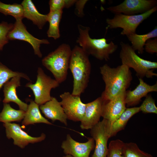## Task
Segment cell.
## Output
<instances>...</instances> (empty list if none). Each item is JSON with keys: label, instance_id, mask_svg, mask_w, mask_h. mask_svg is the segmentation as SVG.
<instances>
[{"label": "cell", "instance_id": "obj_1", "mask_svg": "<svg viewBox=\"0 0 157 157\" xmlns=\"http://www.w3.org/2000/svg\"><path fill=\"white\" fill-rule=\"evenodd\" d=\"M100 71L105 85L101 96L104 101L111 99L126 91L133 79L130 68L124 65L112 68L106 64L100 67Z\"/></svg>", "mask_w": 157, "mask_h": 157}, {"label": "cell", "instance_id": "obj_2", "mask_svg": "<svg viewBox=\"0 0 157 157\" xmlns=\"http://www.w3.org/2000/svg\"><path fill=\"white\" fill-rule=\"evenodd\" d=\"M69 69L73 78L71 94L80 96L88 86L91 71L89 56L80 47L76 46L72 50Z\"/></svg>", "mask_w": 157, "mask_h": 157}, {"label": "cell", "instance_id": "obj_3", "mask_svg": "<svg viewBox=\"0 0 157 157\" xmlns=\"http://www.w3.org/2000/svg\"><path fill=\"white\" fill-rule=\"evenodd\" d=\"M78 28L79 35L76 42L86 53L100 60L107 61L110 60V55L117 50V45L112 41L108 43L104 38H91L89 34V27L78 24Z\"/></svg>", "mask_w": 157, "mask_h": 157}, {"label": "cell", "instance_id": "obj_4", "mask_svg": "<svg viewBox=\"0 0 157 157\" xmlns=\"http://www.w3.org/2000/svg\"><path fill=\"white\" fill-rule=\"evenodd\" d=\"M72 52L70 46L63 43L42 60V65L51 72L59 84L67 78Z\"/></svg>", "mask_w": 157, "mask_h": 157}, {"label": "cell", "instance_id": "obj_5", "mask_svg": "<svg viewBox=\"0 0 157 157\" xmlns=\"http://www.w3.org/2000/svg\"><path fill=\"white\" fill-rule=\"evenodd\" d=\"M120 45L119 58L122 64L133 68L139 78L142 79L145 77L152 78L157 76V74L154 72V69L157 68V62L140 58L129 44L121 42Z\"/></svg>", "mask_w": 157, "mask_h": 157}, {"label": "cell", "instance_id": "obj_6", "mask_svg": "<svg viewBox=\"0 0 157 157\" xmlns=\"http://www.w3.org/2000/svg\"><path fill=\"white\" fill-rule=\"evenodd\" d=\"M157 10V6H156L149 11L141 14L133 15L116 14L112 18H107L106 22L108 27L110 29L122 28V30L121 34L126 35L136 33V29L140 24Z\"/></svg>", "mask_w": 157, "mask_h": 157}, {"label": "cell", "instance_id": "obj_7", "mask_svg": "<svg viewBox=\"0 0 157 157\" xmlns=\"http://www.w3.org/2000/svg\"><path fill=\"white\" fill-rule=\"evenodd\" d=\"M37 74L35 83H28L25 86L32 90L35 96L34 101L40 105L51 99V90L58 87L60 84L55 79L46 74L41 67L38 68Z\"/></svg>", "mask_w": 157, "mask_h": 157}, {"label": "cell", "instance_id": "obj_8", "mask_svg": "<svg viewBox=\"0 0 157 157\" xmlns=\"http://www.w3.org/2000/svg\"><path fill=\"white\" fill-rule=\"evenodd\" d=\"M111 125L110 121L103 118L90 129V135L95 143L94 150L91 157H107V142L110 138Z\"/></svg>", "mask_w": 157, "mask_h": 157}, {"label": "cell", "instance_id": "obj_9", "mask_svg": "<svg viewBox=\"0 0 157 157\" xmlns=\"http://www.w3.org/2000/svg\"><path fill=\"white\" fill-rule=\"evenodd\" d=\"M156 0H125L120 4L106 9L115 14L133 15L143 13L157 6Z\"/></svg>", "mask_w": 157, "mask_h": 157}, {"label": "cell", "instance_id": "obj_10", "mask_svg": "<svg viewBox=\"0 0 157 157\" xmlns=\"http://www.w3.org/2000/svg\"><path fill=\"white\" fill-rule=\"evenodd\" d=\"M7 38L9 40H17L28 42L32 46L34 54L40 58L42 57L40 49L41 45L50 43L47 40L38 39L29 33L22 19L16 20L13 28L8 35Z\"/></svg>", "mask_w": 157, "mask_h": 157}, {"label": "cell", "instance_id": "obj_11", "mask_svg": "<svg viewBox=\"0 0 157 157\" xmlns=\"http://www.w3.org/2000/svg\"><path fill=\"white\" fill-rule=\"evenodd\" d=\"M60 97L61 99L60 102L67 119L80 122L84 115L86 105L82 101L80 96L73 95L67 92Z\"/></svg>", "mask_w": 157, "mask_h": 157}, {"label": "cell", "instance_id": "obj_12", "mask_svg": "<svg viewBox=\"0 0 157 157\" xmlns=\"http://www.w3.org/2000/svg\"><path fill=\"white\" fill-rule=\"evenodd\" d=\"M126 91H122L111 99L102 100L101 117L110 121L111 124L126 108L125 102Z\"/></svg>", "mask_w": 157, "mask_h": 157}, {"label": "cell", "instance_id": "obj_13", "mask_svg": "<svg viewBox=\"0 0 157 157\" xmlns=\"http://www.w3.org/2000/svg\"><path fill=\"white\" fill-rule=\"evenodd\" d=\"M88 139L86 142H80L67 134L65 140L62 143L61 147L66 155L73 157H89L91 151L95 147V142L92 138H88Z\"/></svg>", "mask_w": 157, "mask_h": 157}, {"label": "cell", "instance_id": "obj_14", "mask_svg": "<svg viewBox=\"0 0 157 157\" xmlns=\"http://www.w3.org/2000/svg\"><path fill=\"white\" fill-rule=\"evenodd\" d=\"M3 126L6 129L7 138L13 139L14 144L22 149L29 143L41 142L46 138V135L43 133L39 137H32L23 131L19 124L8 123H4Z\"/></svg>", "mask_w": 157, "mask_h": 157}, {"label": "cell", "instance_id": "obj_15", "mask_svg": "<svg viewBox=\"0 0 157 157\" xmlns=\"http://www.w3.org/2000/svg\"><path fill=\"white\" fill-rule=\"evenodd\" d=\"M102 104L101 97L85 104L84 115L80 121V127L81 129H90L100 121L102 116Z\"/></svg>", "mask_w": 157, "mask_h": 157}, {"label": "cell", "instance_id": "obj_16", "mask_svg": "<svg viewBox=\"0 0 157 157\" xmlns=\"http://www.w3.org/2000/svg\"><path fill=\"white\" fill-rule=\"evenodd\" d=\"M139 84L133 90L126 91L125 102L127 107L138 105L141 99L150 92L157 91V83L150 85L144 82L142 79L139 78Z\"/></svg>", "mask_w": 157, "mask_h": 157}, {"label": "cell", "instance_id": "obj_17", "mask_svg": "<svg viewBox=\"0 0 157 157\" xmlns=\"http://www.w3.org/2000/svg\"><path fill=\"white\" fill-rule=\"evenodd\" d=\"M40 109L45 117L54 122L58 120L67 125V118L60 102L52 97L50 100L40 105Z\"/></svg>", "mask_w": 157, "mask_h": 157}, {"label": "cell", "instance_id": "obj_18", "mask_svg": "<svg viewBox=\"0 0 157 157\" xmlns=\"http://www.w3.org/2000/svg\"><path fill=\"white\" fill-rule=\"evenodd\" d=\"M20 77H15L4 84L3 90L4 98L3 102V103L14 102L18 105L20 110L26 111L28 105L18 98L16 92L17 88L20 86Z\"/></svg>", "mask_w": 157, "mask_h": 157}, {"label": "cell", "instance_id": "obj_19", "mask_svg": "<svg viewBox=\"0 0 157 157\" xmlns=\"http://www.w3.org/2000/svg\"><path fill=\"white\" fill-rule=\"evenodd\" d=\"M23 10V17L32 21L40 29L47 22V15L40 13L31 0H24L21 4Z\"/></svg>", "mask_w": 157, "mask_h": 157}, {"label": "cell", "instance_id": "obj_20", "mask_svg": "<svg viewBox=\"0 0 157 157\" xmlns=\"http://www.w3.org/2000/svg\"><path fill=\"white\" fill-rule=\"evenodd\" d=\"M30 104L28 105L25 116L22 122L23 126L37 123H44L48 124H52L42 115L39 105L32 100L29 99Z\"/></svg>", "mask_w": 157, "mask_h": 157}, {"label": "cell", "instance_id": "obj_21", "mask_svg": "<svg viewBox=\"0 0 157 157\" xmlns=\"http://www.w3.org/2000/svg\"><path fill=\"white\" fill-rule=\"evenodd\" d=\"M128 40L131 42L132 48L137 51L139 54H142L144 50V46L147 41L150 39L157 37V27L150 32L144 34L139 35L133 33L126 35Z\"/></svg>", "mask_w": 157, "mask_h": 157}, {"label": "cell", "instance_id": "obj_22", "mask_svg": "<svg viewBox=\"0 0 157 157\" xmlns=\"http://www.w3.org/2000/svg\"><path fill=\"white\" fill-rule=\"evenodd\" d=\"M140 111L139 107L126 108L119 117L112 124L110 130V137L116 135L118 132L124 129L131 117Z\"/></svg>", "mask_w": 157, "mask_h": 157}, {"label": "cell", "instance_id": "obj_23", "mask_svg": "<svg viewBox=\"0 0 157 157\" xmlns=\"http://www.w3.org/2000/svg\"><path fill=\"white\" fill-rule=\"evenodd\" d=\"M63 13V10L49 11L47 15V22L49 23L47 34L48 37L55 40L60 37L59 25Z\"/></svg>", "mask_w": 157, "mask_h": 157}, {"label": "cell", "instance_id": "obj_24", "mask_svg": "<svg viewBox=\"0 0 157 157\" xmlns=\"http://www.w3.org/2000/svg\"><path fill=\"white\" fill-rule=\"evenodd\" d=\"M25 113L23 110L14 109L8 103H4L3 110L0 113V122L4 123L20 122L24 119Z\"/></svg>", "mask_w": 157, "mask_h": 157}, {"label": "cell", "instance_id": "obj_25", "mask_svg": "<svg viewBox=\"0 0 157 157\" xmlns=\"http://www.w3.org/2000/svg\"><path fill=\"white\" fill-rule=\"evenodd\" d=\"M0 13L5 15H11L16 20H22L24 18L23 10L21 4H7L0 1Z\"/></svg>", "mask_w": 157, "mask_h": 157}, {"label": "cell", "instance_id": "obj_26", "mask_svg": "<svg viewBox=\"0 0 157 157\" xmlns=\"http://www.w3.org/2000/svg\"><path fill=\"white\" fill-rule=\"evenodd\" d=\"M16 76L23 78L31 81L26 74L22 72L13 71L0 62V90L4 84L10 79ZM1 100L0 98V102Z\"/></svg>", "mask_w": 157, "mask_h": 157}, {"label": "cell", "instance_id": "obj_27", "mask_svg": "<svg viewBox=\"0 0 157 157\" xmlns=\"http://www.w3.org/2000/svg\"><path fill=\"white\" fill-rule=\"evenodd\" d=\"M123 154L124 157H154L141 150L135 143L132 142L124 143Z\"/></svg>", "mask_w": 157, "mask_h": 157}, {"label": "cell", "instance_id": "obj_28", "mask_svg": "<svg viewBox=\"0 0 157 157\" xmlns=\"http://www.w3.org/2000/svg\"><path fill=\"white\" fill-rule=\"evenodd\" d=\"M124 143L119 139L111 141L108 147L107 157H124L123 149Z\"/></svg>", "mask_w": 157, "mask_h": 157}, {"label": "cell", "instance_id": "obj_29", "mask_svg": "<svg viewBox=\"0 0 157 157\" xmlns=\"http://www.w3.org/2000/svg\"><path fill=\"white\" fill-rule=\"evenodd\" d=\"M141 106L139 107L140 111L144 113L157 114V108L154 100L151 94L147 95Z\"/></svg>", "mask_w": 157, "mask_h": 157}, {"label": "cell", "instance_id": "obj_30", "mask_svg": "<svg viewBox=\"0 0 157 157\" xmlns=\"http://www.w3.org/2000/svg\"><path fill=\"white\" fill-rule=\"evenodd\" d=\"M75 0H50L49 1L50 11L63 10L68 8L75 3Z\"/></svg>", "mask_w": 157, "mask_h": 157}, {"label": "cell", "instance_id": "obj_31", "mask_svg": "<svg viewBox=\"0 0 157 157\" xmlns=\"http://www.w3.org/2000/svg\"><path fill=\"white\" fill-rule=\"evenodd\" d=\"M14 24L8 23L3 21L0 23V45L3 47L8 43L9 40L7 35L10 31L12 29Z\"/></svg>", "mask_w": 157, "mask_h": 157}, {"label": "cell", "instance_id": "obj_32", "mask_svg": "<svg viewBox=\"0 0 157 157\" xmlns=\"http://www.w3.org/2000/svg\"><path fill=\"white\" fill-rule=\"evenodd\" d=\"M144 49L148 53L153 54L157 53V38L148 40L144 45Z\"/></svg>", "mask_w": 157, "mask_h": 157}, {"label": "cell", "instance_id": "obj_33", "mask_svg": "<svg viewBox=\"0 0 157 157\" xmlns=\"http://www.w3.org/2000/svg\"><path fill=\"white\" fill-rule=\"evenodd\" d=\"M88 0H76L75 13L78 16L83 17L84 14L83 9L85 4Z\"/></svg>", "mask_w": 157, "mask_h": 157}, {"label": "cell", "instance_id": "obj_34", "mask_svg": "<svg viewBox=\"0 0 157 157\" xmlns=\"http://www.w3.org/2000/svg\"><path fill=\"white\" fill-rule=\"evenodd\" d=\"M63 157H73L70 155H66L65 156H64Z\"/></svg>", "mask_w": 157, "mask_h": 157}, {"label": "cell", "instance_id": "obj_35", "mask_svg": "<svg viewBox=\"0 0 157 157\" xmlns=\"http://www.w3.org/2000/svg\"><path fill=\"white\" fill-rule=\"evenodd\" d=\"M3 47L0 45V51L3 50Z\"/></svg>", "mask_w": 157, "mask_h": 157}]
</instances>
